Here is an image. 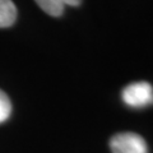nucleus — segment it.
<instances>
[{"label":"nucleus","mask_w":153,"mask_h":153,"mask_svg":"<svg viewBox=\"0 0 153 153\" xmlns=\"http://www.w3.org/2000/svg\"><path fill=\"white\" fill-rule=\"evenodd\" d=\"M123 101L128 106L140 108L153 103V87L148 82H135L126 85L121 92Z\"/></svg>","instance_id":"obj_1"},{"label":"nucleus","mask_w":153,"mask_h":153,"mask_svg":"<svg viewBox=\"0 0 153 153\" xmlns=\"http://www.w3.org/2000/svg\"><path fill=\"white\" fill-rule=\"evenodd\" d=\"M112 153H148V146L144 138L137 133H119L110 139Z\"/></svg>","instance_id":"obj_2"},{"label":"nucleus","mask_w":153,"mask_h":153,"mask_svg":"<svg viewBox=\"0 0 153 153\" xmlns=\"http://www.w3.org/2000/svg\"><path fill=\"white\" fill-rule=\"evenodd\" d=\"M37 5L51 17H60L66 5L78 7L82 0H35Z\"/></svg>","instance_id":"obj_3"},{"label":"nucleus","mask_w":153,"mask_h":153,"mask_svg":"<svg viewBox=\"0 0 153 153\" xmlns=\"http://www.w3.org/2000/svg\"><path fill=\"white\" fill-rule=\"evenodd\" d=\"M17 19V8L12 0H0V28L10 27Z\"/></svg>","instance_id":"obj_4"},{"label":"nucleus","mask_w":153,"mask_h":153,"mask_svg":"<svg viewBox=\"0 0 153 153\" xmlns=\"http://www.w3.org/2000/svg\"><path fill=\"white\" fill-rule=\"evenodd\" d=\"M10 114H12V102L9 100L8 94L0 89V123L8 120Z\"/></svg>","instance_id":"obj_5"}]
</instances>
